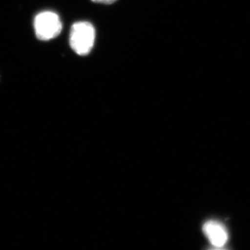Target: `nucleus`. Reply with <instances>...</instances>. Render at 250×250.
<instances>
[{"label":"nucleus","instance_id":"f257e3e1","mask_svg":"<svg viewBox=\"0 0 250 250\" xmlns=\"http://www.w3.org/2000/svg\"><path fill=\"white\" fill-rule=\"evenodd\" d=\"M95 30L88 22H78L72 26L70 45L75 53L85 56L90 53L95 43Z\"/></svg>","mask_w":250,"mask_h":250},{"label":"nucleus","instance_id":"f03ea898","mask_svg":"<svg viewBox=\"0 0 250 250\" xmlns=\"http://www.w3.org/2000/svg\"><path fill=\"white\" fill-rule=\"evenodd\" d=\"M34 29L36 37L41 41H49L57 37L62 29L58 15L52 11H44L36 16Z\"/></svg>","mask_w":250,"mask_h":250},{"label":"nucleus","instance_id":"7ed1b4c3","mask_svg":"<svg viewBox=\"0 0 250 250\" xmlns=\"http://www.w3.org/2000/svg\"><path fill=\"white\" fill-rule=\"evenodd\" d=\"M203 231L213 246L223 247L228 242V231L223 224L218 222H207L204 225Z\"/></svg>","mask_w":250,"mask_h":250},{"label":"nucleus","instance_id":"20e7f679","mask_svg":"<svg viewBox=\"0 0 250 250\" xmlns=\"http://www.w3.org/2000/svg\"><path fill=\"white\" fill-rule=\"evenodd\" d=\"M93 2L101 3V4H111L116 1L117 0H91Z\"/></svg>","mask_w":250,"mask_h":250}]
</instances>
